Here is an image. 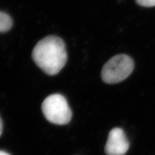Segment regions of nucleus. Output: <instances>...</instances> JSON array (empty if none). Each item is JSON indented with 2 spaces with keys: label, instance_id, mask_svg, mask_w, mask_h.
Here are the masks:
<instances>
[{
  "label": "nucleus",
  "instance_id": "obj_8",
  "mask_svg": "<svg viewBox=\"0 0 155 155\" xmlns=\"http://www.w3.org/2000/svg\"><path fill=\"white\" fill-rule=\"evenodd\" d=\"M0 155H10L8 153L3 151H0Z\"/></svg>",
  "mask_w": 155,
  "mask_h": 155
},
{
  "label": "nucleus",
  "instance_id": "obj_5",
  "mask_svg": "<svg viewBox=\"0 0 155 155\" xmlns=\"http://www.w3.org/2000/svg\"><path fill=\"white\" fill-rule=\"evenodd\" d=\"M12 19L8 14L0 11V32L9 31L12 26Z\"/></svg>",
  "mask_w": 155,
  "mask_h": 155
},
{
  "label": "nucleus",
  "instance_id": "obj_4",
  "mask_svg": "<svg viewBox=\"0 0 155 155\" xmlns=\"http://www.w3.org/2000/svg\"><path fill=\"white\" fill-rule=\"evenodd\" d=\"M129 148V142L124 130L119 127L111 129L105 147L106 154L124 155Z\"/></svg>",
  "mask_w": 155,
  "mask_h": 155
},
{
  "label": "nucleus",
  "instance_id": "obj_7",
  "mask_svg": "<svg viewBox=\"0 0 155 155\" xmlns=\"http://www.w3.org/2000/svg\"><path fill=\"white\" fill-rule=\"evenodd\" d=\"M3 131V123H2V120L0 118V136L2 135Z\"/></svg>",
  "mask_w": 155,
  "mask_h": 155
},
{
  "label": "nucleus",
  "instance_id": "obj_6",
  "mask_svg": "<svg viewBox=\"0 0 155 155\" xmlns=\"http://www.w3.org/2000/svg\"><path fill=\"white\" fill-rule=\"evenodd\" d=\"M139 5L144 7H153L155 6V0H135Z\"/></svg>",
  "mask_w": 155,
  "mask_h": 155
},
{
  "label": "nucleus",
  "instance_id": "obj_1",
  "mask_svg": "<svg viewBox=\"0 0 155 155\" xmlns=\"http://www.w3.org/2000/svg\"><path fill=\"white\" fill-rule=\"evenodd\" d=\"M35 64L48 75H56L65 65L67 54L65 43L56 36H48L36 45L32 53Z\"/></svg>",
  "mask_w": 155,
  "mask_h": 155
},
{
  "label": "nucleus",
  "instance_id": "obj_2",
  "mask_svg": "<svg viewBox=\"0 0 155 155\" xmlns=\"http://www.w3.org/2000/svg\"><path fill=\"white\" fill-rule=\"evenodd\" d=\"M134 67V63L131 57L124 54L116 55L103 66L101 79L108 84L120 83L131 74Z\"/></svg>",
  "mask_w": 155,
  "mask_h": 155
},
{
  "label": "nucleus",
  "instance_id": "obj_3",
  "mask_svg": "<svg viewBox=\"0 0 155 155\" xmlns=\"http://www.w3.org/2000/svg\"><path fill=\"white\" fill-rule=\"evenodd\" d=\"M43 113L50 122L57 125L69 124L72 118V111L64 96L55 94L48 96L41 105Z\"/></svg>",
  "mask_w": 155,
  "mask_h": 155
}]
</instances>
